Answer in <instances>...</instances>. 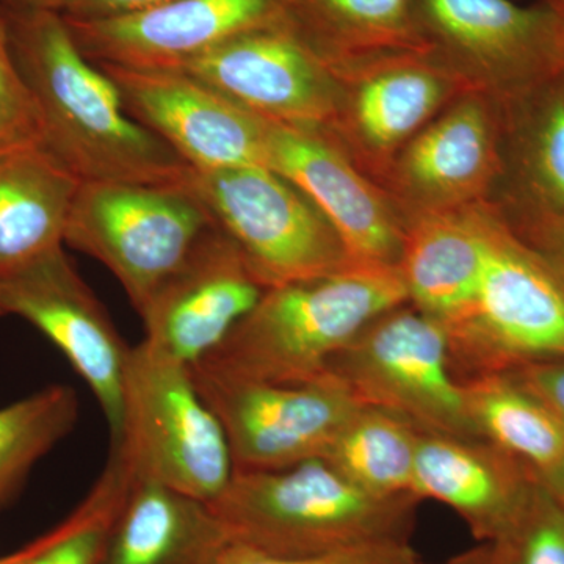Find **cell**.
Instances as JSON below:
<instances>
[{
    "mask_svg": "<svg viewBox=\"0 0 564 564\" xmlns=\"http://www.w3.org/2000/svg\"><path fill=\"white\" fill-rule=\"evenodd\" d=\"M536 481L530 467L481 437L419 436L414 496L447 505L481 543L510 529Z\"/></svg>",
    "mask_w": 564,
    "mask_h": 564,
    "instance_id": "obj_19",
    "label": "cell"
},
{
    "mask_svg": "<svg viewBox=\"0 0 564 564\" xmlns=\"http://www.w3.org/2000/svg\"><path fill=\"white\" fill-rule=\"evenodd\" d=\"M426 51L492 101H516L564 79V17L511 0H415Z\"/></svg>",
    "mask_w": 564,
    "mask_h": 564,
    "instance_id": "obj_7",
    "label": "cell"
},
{
    "mask_svg": "<svg viewBox=\"0 0 564 564\" xmlns=\"http://www.w3.org/2000/svg\"><path fill=\"white\" fill-rule=\"evenodd\" d=\"M485 204L406 218L399 270L408 302L454 345L474 317L486 262Z\"/></svg>",
    "mask_w": 564,
    "mask_h": 564,
    "instance_id": "obj_20",
    "label": "cell"
},
{
    "mask_svg": "<svg viewBox=\"0 0 564 564\" xmlns=\"http://www.w3.org/2000/svg\"><path fill=\"white\" fill-rule=\"evenodd\" d=\"M95 66L117 88L126 115L165 141L192 169L267 166V120L204 82L180 69Z\"/></svg>",
    "mask_w": 564,
    "mask_h": 564,
    "instance_id": "obj_13",
    "label": "cell"
},
{
    "mask_svg": "<svg viewBox=\"0 0 564 564\" xmlns=\"http://www.w3.org/2000/svg\"><path fill=\"white\" fill-rule=\"evenodd\" d=\"M415 0H282L281 22L326 68L399 52H429Z\"/></svg>",
    "mask_w": 564,
    "mask_h": 564,
    "instance_id": "obj_23",
    "label": "cell"
},
{
    "mask_svg": "<svg viewBox=\"0 0 564 564\" xmlns=\"http://www.w3.org/2000/svg\"><path fill=\"white\" fill-rule=\"evenodd\" d=\"M0 564H14L13 554L9 556H3V558H0Z\"/></svg>",
    "mask_w": 564,
    "mask_h": 564,
    "instance_id": "obj_39",
    "label": "cell"
},
{
    "mask_svg": "<svg viewBox=\"0 0 564 564\" xmlns=\"http://www.w3.org/2000/svg\"><path fill=\"white\" fill-rule=\"evenodd\" d=\"M491 547L497 564H564V507L540 478L521 513Z\"/></svg>",
    "mask_w": 564,
    "mask_h": 564,
    "instance_id": "obj_29",
    "label": "cell"
},
{
    "mask_svg": "<svg viewBox=\"0 0 564 564\" xmlns=\"http://www.w3.org/2000/svg\"><path fill=\"white\" fill-rule=\"evenodd\" d=\"M560 419H562V417H560ZM562 422H563V426H564V419H562Z\"/></svg>",
    "mask_w": 564,
    "mask_h": 564,
    "instance_id": "obj_40",
    "label": "cell"
},
{
    "mask_svg": "<svg viewBox=\"0 0 564 564\" xmlns=\"http://www.w3.org/2000/svg\"><path fill=\"white\" fill-rule=\"evenodd\" d=\"M443 564H497V562L496 556H494L491 544L481 543L480 545H477V547L462 552V554L447 560V562Z\"/></svg>",
    "mask_w": 564,
    "mask_h": 564,
    "instance_id": "obj_35",
    "label": "cell"
},
{
    "mask_svg": "<svg viewBox=\"0 0 564 564\" xmlns=\"http://www.w3.org/2000/svg\"><path fill=\"white\" fill-rule=\"evenodd\" d=\"M79 417L69 386L52 384L0 410V502L20 488L36 462L68 436Z\"/></svg>",
    "mask_w": 564,
    "mask_h": 564,
    "instance_id": "obj_27",
    "label": "cell"
},
{
    "mask_svg": "<svg viewBox=\"0 0 564 564\" xmlns=\"http://www.w3.org/2000/svg\"><path fill=\"white\" fill-rule=\"evenodd\" d=\"M184 185L231 237L265 291L329 276L351 263L313 199L269 166L192 169Z\"/></svg>",
    "mask_w": 564,
    "mask_h": 564,
    "instance_id": "obj_5",
    "label": "cell"
},
{
    "mask_svg": "<svg viewBox=\"0 0 564 564\" xmlns=\"http://www.w3.org/2000/svg\"><path fill=\"white\" fill-rule=\"evenodd\" d=\"M408 302L399 267L350 263L318 280L269 289L199 366L262 383H307L378 315Z\"/></svg>",
    "mask_w": 564,
    "mask_h": 564,
    "instance_id": "obj_2",
    "label": "cell"
},
{
    "mask_svg": "<svg viewBox=\"0 0 564 564\" xmlns=\"http://www.w3.org/2000/svg\"><path fill=\"white\" fill-rule=\"evenodd\" d=\"M508 373L564 419V359L529 364Z\"/></svg>",
    "mask_w": 564,
    "mask_h": 564,
    "instance_id": "obj_33",
    "label": "cell"
},
{
    "mask_svg": "<svg viewBox=\"0 0 564 564\" xmlns=\"http://www.w3.org/2000/svg\"><path fill=\"white\" fill-rule=\"evenodd\" d=\"M215 564H421L408 541L359 545L322 556H281L231 543Z\"/></svg>",
    "mask_w": 564,
    "mask_h": 564,
    "instance_id": "obj_31",
    "label": "cell"
},
{
    "mask_svg": "<svg viewBox=\"0 0 564 564\" xmlns=\"http://www.w3.org/2000/svg\"><path fill=\"white\" fill-rule=\"evenodd\" d=\"M132 480L154 481L212 502L234 463L220 421L204 402L191 367L141 340L129 351L120 432L110 441Z\"/></svg>",
    "mask_w": 564,
    "mask_h": 564,
    "instance_id": "obj_4",
    "label": "cell"
},
{
    "mask_svg": "<svg viewBox=\"0 0 564 564\" xmlns=\"http://www.w3.org/2000/svg\"><path fill=\"white\" fill-rule=\"evenodd\" d=\"M503 180L502 110L466 91L400 151L383 191L410 218L494 202Z\"/></svg>",
    "mask_w": 564,
    "mask_h": 564,
    "instance_id": "obj_12",
    "label": "cell"
},
{
    "mask_svg": "<svg viewBox=\"0 0 564 564\" xmlns=\"http://www.w3.org/2000/svg\"><path fill=\"white\" fill-rule=\"evenodd\" d=\"M339 85L326 131L383 188L400 151L463 93L473 91L429 52H399L329 69Z\"/></svg>",
    "mask_w": 564,
    "mask_h": 564,
    "instance_id": "obj_11",
    "label": "cell"
},
{
    "mask_svg": "<svg viewBox=\"0 0 564 564\" xmlns=\"http://www.w3.org/2000/svg\"><path fill=\"white\" fill-rule=\"evenodd\" d=\"M486 262L474 317L451 347L459 380L564 359V285L485 204Z\"/></svg>",
    "mask_w": 564,
    "mask_h": 564,
    "instance_id": "obj_6",
    "label": "cell"
},
{
    "mask_svg": "<svg viewBox=\"0 0 564 564\" xmlns=\"http://www.w3.org/2000/svg\"><path fill=\"white\" fill-rule=\"evenodd\" d=\"M419 502L373 496L315 458L278 470H234L209 505L231 543L306 558L408 541Z\"/></svg>",
    "mask_w": 564,
    "mask_h": 564,
    "instance_id": "obj_3",
    "label": "cell"
},
{
    "mask_svg": "<svg viewBox=\"0 0 564 564\" xmlns=\"http://www.w3.org/2000/svg\"><path fill=\"white\" fill-rule=\"evenodd\" d=\"M204 402L217 415L234 470H278L323 458L364 406L333 373L307 383L240 380L192 364Z\"/></svg>",
    "mask_w": 564,
    "mask_h": 564,
    "instance_id": "obj_10",
    "label": "cell"
},
{
    "mask_svg": "<svg viewBox=\"0 0 564 564\" xmlns=\"http://www.w3.org/2000/svg\"><path fill=\"white\" fill-rule=\"evenodd\" d=\"M282 0H173L99 21L65 20L91 63L176 69L223 41L281 22Z\"/></svg>",
    "mask_w": 564,
    "mask_h": 564,
    "instance_id": "obj_18",
    "label": "cell"
},
{
    "mask_svg": "<svg viewBox=\"0 0 564 564\" xmlns=\"http://www.w3.org/2000/svg\"><path fill=\"white\" fill-rule=\"evenodd\" d=\"M500 110L505 180L494 203L564 215V79Z\"/></svg>",
    "mask_w": 564,
    "mask_h": 564,
    "instance_id": "obj_24",
    "label": "cell"
},
{
    "mask_svg": "<svg viewBox=\"0 0 564 564\" xmlns=\"http://www.w3.org/2000/svg\"><path fill=\"white\" fill-rule=\"evenodd\" d=\"M32 147H43V126L35 99L14 61L0 7V159Z\"/></svg>",
    "mask_w": 564,
    "mask_h": 564,
    "instance_id": "obj_30",
    "label": "cell"
},
{
    "mask_svg": "<svg viewBox=\"0 0 564 564\" xmlns=\"http://www.w3.org/2000/svg\"><path fill=\"white\" fill-rule=\"evenodd\" d=\"M132 481L121 459L109 454L84 502L62 524L13 554L14 564H102L111 525Z\"/></svg>",
    "mask_w": 564,
    "mask_h": 564,
    "instance_id": "obj_28",
    "label": "cell"
},
{
    "mask_svg": "<svg viewBox=\"0 0 564 564\" xmlns=\"http://www.w3.org/2000/svg\"><path fill=\"white\" fill-rule=\"evenodd\" d=\"M263 293L231 237L212 226L141 310L143 340L192 366L226 339Z\"/></svg>",
    "mask_w": 564,
    "mask_h": 564,
    "instance_id": "obj_17",
    "label": "cell"
},
{
    "mask_svg": "<svg viewBox=\"0 0 564 564\" xmlns=\"http://www.w3.org/2000/svg\"><path fill=\"white\" fill-rule=\"evenodd\" d=\"M173 0H70L62 17L70 21H99L128 17Z\"/></svg>",
    "mask_w": 564,
    "mask_h": 564,
    "instance_id": "obj_34",
    "label": "cell"
},
{
    "mask_svg": "<svg viewBox=\"0 0 564 564\" xmlns=\"http://www.w3.org/2000/svg\"><path fill=\"white\" fill-rule=\"evenodd\" d=\"M543 3L551 7L552 10L558 11L564 17V0H543Z\"/></svg>",
    "mask_w": 564,
    "mask_h": 564,
    "instance_id": "obj_38",
    "label": "cell"
},
{
    "mask_svg": "<svg viewBox=\"0 0 564 564\" xmlns=\"http://www.w3.org/2000/svg\"><path fill=\"white\" fill-rule=\"evenodd\" d=\"M328 372L366 406L400 415L421 432L478 437L447 333L410 302L370 322Z\"/></svg>",
    "mask_w": 564,
    "mask_h": 564,
    "instance_id": "obj_9",
    "label": "cell"
},
{
    "mask_svg": "<svg viewBox=\"0 0 564 564\" xmlns=\"http://www.w3.org/2000/svg\"><path fill=\"white\" fill-rule=\"evenodd\" d=\"M231 544L204 500L133 480L111 525L102 564H215Z\"/></svg>",
    "mask_w": 564,
    "mask_h": 564,
    "instance_id": "obj_21",
    "label": "cell"
},
{
    "mask_svg": "<svg viewBox=\"0 0 564 564\" xmlns=\"http://www.w3.org/2000/svg\"><path fill=\"white\" fill-rule=\"evenodd\" d=\"M419 436L421 430L406 419L364 404L345 423L323 459L373 496H414Z\"/></svg>",
    "mask_w": 564,
    "mask_h": 564,
    "instance_id": "obj_26",
    "label": "cell"
},
{
    "mask_svg": "<svg viewBox=\"0 0 564 564\" xmlns=\"http://www.w3.org/2000/svg\"><path fill=\"white\" fill-rule=\"evenodd\" d=\"M265 150L267 166L313 199L339 234L351 263L399 267L406 218L332 133L267 121Z\"/></svg>",
    "mask_w": 564,
    "mask_h": 564,
    "instance_id": "obj_14",
    "label": "cell"
},
{
    "mask_svg": "<svg viewBox=\"0 0 564 564\" xmlns=\"http://www.w3.org/2000/svg\"><path fill=\"white\" fill-rule=\"evenodd\" d=\"M467 413L478 437L541 475L564 462L562 419L513 375L492 372L463 380Z\"/></svg>",
    "mask_w": 564,
    "mask_h": 564,
    "instance_id": "obj_25",
    "label": "cell"
},
{
    "mask_svg": "<svg viewBox=\"0 0 564 564\" xmlns=\"http://www.w3.org/2000/svg\"><path fill=\"white\" fill-rule=\"evenodd\" d=\"M496 204L514 232L543 258L564 285V215Z\"/></svg>",
    "mask_w": 564,
    "mask_h": 564,
    "instance_id": "obj_32",
    "label": "cell"
},
{
    "mask_svg": "<svg viewBox=\"0 0 564 564\" xmlns=\"http://www.w3.org/2000/svg\"><path fill=\"white\" fill-rule=\"evenodd\" d=\"M538 478L564 507V462L549 470V473L538 475Z\"/></svg>",
    "mask_w": 564,
    "mask_h": 564,
    "instance_id": "obj_36",
    "label": "cell"
},
{
    "mask_svg": "<svg viewBox=\"0 0 564 564\" xmlns=\"http://www.w3.org/2000/svg\"><path fill=\"white\" fill-rule=\"evenodd\" d=\"M176 69L267 121L328 129L336 118V77L282 22L223 41Z\"/></svg>",
    "mask_w": 564,
    "mask_h": 564,
    "instance_id": "obj_16",
    "label": "cell"
},
{
    "mask_svg": "<svg viewBox=\"0 0 564 564\" xmlns=\"http://www.w3.org/2000/svg\"><path fill=\"white\" fill-rule=\"evenodd\" d=\"M212 226L184 184L82 182L65 243L102 262L140 314Z\"/></svg>",
    "mask_w": 564,
    "mask_h": 564,
    "instance_id": "obj_8",
    "label": "cell"
},
{
    "mask_svg": "<svg viewBox=\"0 0 564 564\" xmlns=\"http://www.w3.org/2000/svg\"><path fill=\"white\" fill-rule=\"evenodd\" d=\"M0 7L39 109L43 148L80 182L184 184L192 166L126 115L117 88L77 50L61 13Z\"/></svg>",
    "mask_w": 564,
    "mask_h": 564,
    "instance_id": "obj_1",
    "label": "cell"
},
{
    "mask_svg": "<svg viewBox=\"0 0 564 564\" xmlns=\"http://www.w3.org/2000/svg\"><path fill=\"white\" fill-rule=\"evenodd\" d=\"M18 315L39 328L90 386L109 423L120 432L122 381L131 347L63 248L0 281V315Z\"/></svg>",
    "mask_w": 564,
    "mask_h": 564,
    "instance_id": "obj_15",
    "label": "cell"
},
{
    "mask_svg": "<svg viewBox=\"0 0 564 564\" xmlns=\"http://www.w3.org/2000/svg\"><path fill=\"white\" fill-rule=\"evenodd\" d=\"M70 0H0L3 6L24 7V9L55 11L63 13Z\"/></svg>",
    "mask_w": 564,
    "mask_h": 564,
    "instance_id": "obj_37",
    "label": "cell"
},
{
    "mask_svg": "<svg viewBox=\"0 0 564 564\" xmlns=\"http://www.w3.org/2000/svg\"><path fill=\"white\" fill-rule=\"evenodd\" d=\"M80 184L43 147L0 159V281L63 248Z\"/></svg>",
    "mask_w": 564,
    "mask_h": 564,
    "instance_id": "obj_22",
    "label": "cell"
}]
</instances>
